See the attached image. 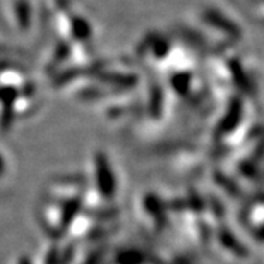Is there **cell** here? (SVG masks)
I'll use <instances>...</instances> for the list:
<instances>
[{
  "label": "cell",
  "mask_w": 264,
  "mask_h": 264,
  "mask_svg": "<svg viewBox=\"0 0 264 264\" xmlns=\"http://www.w3.org/2000/svg\"><path fill=\"white\" fill-rule=\"evenodd\" d=\"M0 168H1V166H0Z\"/></svg>",
  "instance_id": "cell-1"
}]
</instances>
